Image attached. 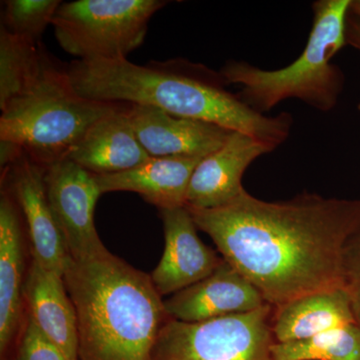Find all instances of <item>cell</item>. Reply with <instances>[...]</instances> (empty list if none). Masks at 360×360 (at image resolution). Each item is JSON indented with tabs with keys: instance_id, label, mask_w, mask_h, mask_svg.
I'll return each instance as SVG.
<instances>
[{
	"instance_id": "3",
	"label": "cell",
	"mask_w": 360,
	"mask_h": 360,
	"mask_svg": "<svg viewBox=\"0 0 360 360\" xmlns=\"http://www.w3.org/2000/svg\"><path fill=\"white\" fill-rule=\"evenodd\" d=\"M63 281L77 314L78 360H151L169 319L151 276L105 248L70 257Z\"/></svg>"
},
{
	"instance_id": "17",
	"label": "cell",
	"mask_w": 360,
	"mask_h": 360,
	"mask_svg": "<svg viewBox=\"0 0 360 360\" xmlns=\"http://www.w3.org/2000/svg\"><path fill=\"white\" fill-rule=\"evenodd\" d=\"M25 302L40 330L68 360H78L77 319L63 276L32 259L23 286Z\"/></svg>"
},
{
	"instance_id": "19",
	"label": "cell",
	"mask_w": 360,
	"mask_h": 360,
	"mask_svg": "<svg viewBox=\"0 0 360 360\" xmlns=\"http://www.w3.org/2000/svg\"><path fill=\"white\" fill-rule=\"evenodd\" d=\"M44 49L32 40L0 30V110L22 94L41 68Z\"/></svg>"
},
{
	"instance_id": "18",
	"label": "cell",
	"mask_w": 360,
	"mask_h": 360,
	"mask_svg": "<svg viewBox=\"0 0 360 360\" xmlns=\"http://www.w3.org/2000/svg\"><path fill=\"white\" fill-rule=\"evenodd\" d=\"M354 322L347 290L336 286L298 296L274 307L271 328L276 342H290Z\"/></svg>"
},
{
	"instance_id": "21",
	"label": "cell",
	"mask_w": 360,
	"mask_h": 360,
	"mask_svg": "<svg viewBox=\"0 0 360 360\" xmlns=\"http://www.w3.org/2000/svg\"><path fill=\"white\" fill-rule=\"evenodd\" d=\"M61 4L59 0H6L1 26L11 34L39 44Z\"/></svg>"
},
{
	"instance_id": "6",
	"label": "cell",
	"mask_w": 360,
	"mask_h": 360,
	"mask_svg": "<svg viewBox=\"0 0 360 360\" xmlns=\"http://www.w3.org/2000/svg\"><path fill=\"white\" fill-rule=\"evenodd\" d=\"M163 0H77L61 4L52 25L59 46L78 60H118L143 44Z\"/></svg>"
},
{
	"instance_id": "8",
	"label": "cell",
	"mask_w": 360,
	"mask_h": 360,
	"mask_svg": "<svg viewBox=\"0 0 360 360\" xmlns=\"http://www.w3.org/2000/svg\"><path fill=\"white\" fill-rule=\"evenodd\" d=\"M47 198L71 258H82L105 248L97 234L94 210L103 195L96 175L70 160L46 168Z\"/></svg>"
},
{
	"instance_id": "16",
	"label": "cell",
	"mask_w": 360,
	"mask_h": 360,
	"mask_svg": "<svg viewBox=\"0 0 360 360\" xmlns=\"http://www.w3.org/2000/svg\"><path fill=\"white\" fill-rule=\"evenodd\" d=\"M18 203L4 189L0 198V350L13 342L22 317L25 278L22 225Z\"/></svg>"
},
{
	"instance_id": "5",
	"label": "cell",
	"mask_w": 360,
	"mask_h": 360,
	"mask_svg": "<svg viewBox=\"0 0 360 360\" xmlns=\"http://www.w3.org/2000/svg\"><path fill=\"white\" fill-rule=\"evenodd\" d=\"M127 104L79 96L66 68L44 51L34 82L1 110L0 141L11 142L33 162L47 168L66 160L94 122Z\"/></svg>"
},
{
	"instance_id": "25",
	"label": "cell",
	"mask_w": 360,
	"mask_h": 360,
	"mask_svg": "<svg viewBox=\"0 0 360 360\" xmlns=\"http://www.w3.org/2000/svg\"><path fill=\"white\" fill-rule=\"evenodd\" d=\"M359 110L360 111V101H359Z\"/></svg>"
},
{
	"instance_id": "23",
	"label": "cell",
	"mask_w": 360,
	"mask_h": 360,
	"mask_svg": "<svg viewBox=\"0 0 360 360\" xmlns=\"http://www.w3.org/2000/svg\"><path fill=\"white\" fill-rule=\"evenodd\" d=\"M342 284L360 326V224L348 238L342 255Z\"/></svg>"
},
{
	"instance_id": "2",
	"label": "cell",
	"mask_w": 360,
	"mask_h": 360,
	"mask_svg": "<svg viewBox=\"0 0 360 360\" xmlns=\"http://www.w3.org/2000/svg\"><path fill=\"white\" fill-rule=\"evenodd\" d=\"M79 96L104 103L153 106L170 115L243 132L278 148L292 129L290 113L266 116L226 89L219 71L184 58L135 65L118 60H75L66 66Z\"/></svg>"
},
{
	"instance_id": "9",
	"label": "cell",
	"mask_w": 360,
	"mask_h": 360,
	"mask_svg": "<svg viewBox=\"0 0 360 360\" xmlns=\"http://www.w3.org/2000/svg\"><path fill=\"white\" fill-rule=\"evenodd\" d=\"M7 186L27 225L32 259L44 269L63 276L68 255L65 241L52 212L46 186V168L23 153L13 165L1 170Z\"/></svg>"
},
{
	"instance_id": "15",
	"label": "cell",
	"mask_w": 360,
	"mask_h": 360,
	"mask_svg": "<svg viewBox=\"0 0 360 360\" xmlns=\"http://www.w3.org/2000/svg\"><path fill=\"white\" fill-rule=\"evenodd\" d=\"M201 158H151L139 167L117 174L96 175L101 193H139L158 210L186 206L187 189Z\"/></svg>"
},
{
	"instance_id": "7",
	"label": "cell",
	"mask_w": 360,
	"mask_h": 360,
	"mask_svg": "<svg viewBox=\"0 0 360 360\" xmlns=\"http://www.w3.org/2000/svg\"><path fill=\"white\" fill-rule=\"evenodd\" d=\"M274 310L267 303L248 314L207 321L169 319L160 331L151 360H274Z\"/></svg>"
},
{
	"instance_id": "4",
	"label": "cell",
	"mask_w": 360,
	"mask_h": 360,
	"mask_svg": "<svg viewBox=\"0 0 360 360\" xmlns=\"http://www.w3.org/2000/svg\"><path fill=\"white\" fill-rule=\"evenodd\" d=\"M350 4L352 0L314 2L307 45L290 65L266 70L245 61L229 60L220 75L227 84L239 85V96L262 115L290 98L321 112L335 110L345 86V75L331 59L347 44Z\"/></svg>"
},
{
	"instance_id": "1",
	"label": "cell",
	"mask_w": 360,
	"mask_h": 360,
	"mask_svg": "<svg viewBox=\"0 0 360 360\" xmlns=\"http://www.w3.org/2000/svg\"><path fill=\"white\" fill-rule=\"evenodd\" d=\"M186 208L225 262L272 307L343 286V250L360 224L359 200L304 193L269 202L245 191L222 207Z\"/></svg>"
},
{
	"instance_id": "24",
	"label": "cell",
	"mask_w": 360,
	"mask_h": 360,
	"mask_svg": "<svg viewBox=\"0 0 360 360\" xmlns=\"http://www.w3.org/2000/svg\"><path fill=\"white\" fill-rule=\"evenodd\" d=\"M349 13L354 14L355 18H359L360 21V0H352ZM350 28L352 30L347 28V41L354 45L360 51V22L352 23Z\"/></svg>"
},
{
	"instance_id": "14",
	"label": "cell",
	"mask_w": 360,
	"mask_h": 360,
	"mask_svg": "<svg viewBox=\"0 0 360 360\" xmlns=\"http://www.w3.org/2000/svg\"><path fill=\"white\" fill-rule=\"evenodd\" d=\"M130 103L94 122L71 149L66 160L92 174L125 172L142 165L151 156L137 139L129 116Z\"/></svg>"
},
{
	"instance_id": "11",
	"label": "cell",
	"mask_w": 360,
	"mask_h": 360,
	"mask_svg": "<svg viewBox=\"0 0 360 360\" xmlns=\"http://www.w3.org/2000/svg\"><path fill=\"white\" fill-rule=\"evenodd\" d=\"M160 212L165 250L151 278L158 293L165 296L202 281L224 259L198 238V226L186 206L160 210Z\"/></svg>"
},
{
	"instance_id": "10",
	"label": "cell",
	"mask_w": 360,
	"mask_h": 360,
	"mask_svg": "<svg viewBox=\"0 0 360 360\" xmlns=\"http://www.w3.org/2000/svg\"><path fill=\"white\" fill-rule=\"evenodd\" d=\"M276 149L257 137L232 131L224 146L203 158L194 169L186 207L215 210L229 205L245 191L241 180L251 163Z\"/></svg>"
},
{
	"instance_id": "20",
	"label": "cell",
	"mask_w": 360,
	"mask_h": 360,
	"mask_svg": "<svg viewBox=\"0 0 360 360\" xmlns=\"http://www.w3.org/2000/svg\"><path fill=\"white\" fill-rule=\"evenodd\" d=\"M274 360H360L357 322L330 329L307 340L274 342Z\"/></svg>"
},
{
	"instance_id": "22",
	"label": "cell",
	"mask_w": 360,
	"mask_h": 360,
	"mask_svg": "<svg viewBox=\"0 0 360 360\" xmlns=\"http://www.w3.org/2000/svg\"><path fill=\"white\" fill-rule=\"evenodd\" d=\"M18 360H68L60 348L40 330L28 315L18 347Z\"/></svg>"
},
{
	"instance_id": "12",
	"label": "cell",
	"mask_w": 360,
	"mask_h": 360,
	"mask_svg": "<svg viewBox=\"0 0 360 360\" xmlns=\"http://www.w3.org/2000/svg\"><path fill=\"white\" fill-rule=\"evenodd\" d=\"M129 116L137 139L151 158H203L221 148L232 132L141 104L130 103Z\"/></svg>"
},
{
	"instance_id": "13",
	"label": "cell",
	"mask_w": 360,
	"mask_h": 360,
	"mask_svg": "<svg viewBox=\"0 0 360 360\" xmlns=\"http://www.w3.org/2000/svg\"><path fill=\"white\" fill-rule=\"evenodd\" d=\"M265 304L259 290L225 260L210 276L165 300L169 319L189 323L248 314Z\"/></svg>"
}]
</instances>
